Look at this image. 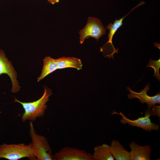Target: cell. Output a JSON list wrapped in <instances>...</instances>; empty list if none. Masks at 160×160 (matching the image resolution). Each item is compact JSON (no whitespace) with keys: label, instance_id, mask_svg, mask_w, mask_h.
Instances as JSON below:
<instances>
[{"label":"cell","instance_id":"11","mask_svg":"<svg viewBox=\"0 0 160 160\" xmlns=\"http://www.w3.org/2000/svg\"><path fill=\"white\" fill-rule=\"evenodd\" d=\"M111 153L116 160H131L129 152L116 140H113L110 147Z\"/></svg>","mask_w":160,"mask_h":160},{"label":"cell","instance_id":"10","mask_svg":"<svg viewBox=\"0 0 160 160\" xmlns=\"http://www.w3.org/2000/svg\"><path fill=\"white\" fill-rule=\"evenodd\" d=\"M131 160H151L152 149L149 145H139L134 141L130 143Z\"/></svg>","mask_w":160,"mask_h":160},{"label":"cell","instance_id":"12","mask_svg":"<svg viewBox=\"0 0 160 160\" xmlns=\"http://www.w3.org/2000/svg\"><path fill=\"white\" fill-rule=\"evenodd\" d=\"M55 60L57 69L69 68H75L78 70L82 69V62L78 58L63 56Z\"/></svg>","mask_w":160,"mask_h":160},{"label":"cell","instance_id":"1","mask_svg":"<svg viewBox=\"0 0 160 160\" xmlns=\"http://www.w3.org/2000/svg\"><path fill=\"white\" fill-rule=\"evenodd\" d=\"M44 92L43 95L38 100L32 102H22L14 97V102L20 104L24 111L21 117L23 122L26 121L33 122L38 118L44 116L47 108V103L49 97L52 94L51 89L44 86Z\"/></svg>","mask_w":160,"mask_h":160},{"label":"cell","instance_id":"4","mask_svg":"<svg viewBox=\"0 0 160 160\" xmlns=\"http://www.w3.org/2000/svg\"><path fill=\"white\" fill-rule=\"evenodd\" d=\"M106 31V28L99 18L89 17L86 26L79 31L80 42L83 43L89 37L95 38L98 42L100 38L105 34Z\"/></svg>","mask_w":160,"mask_h":160},{"label":"cell","instance_id":"3","mask_svg":"<svg viewBox=\"0 0 160 160\" xmlns=\"http://www.w3.org/2000/svg\"><path fill=\"white\" fill-rule=\"evenodd\" d=\"M26 158L30 160H36L33 153L31 143H23L0 145V159L17 160Z\"/></svg>","mask_w":160,"mask_h":160},{"label":"cell","instance_id":"2","mask_svg":"<svg viewBox=\"0 0 160 160\" xmlns=\"http://www.w3.org/2000/svg\"><path fill=\"white\" fill-rule=\"evenodd\" d=\"M29 126L31 143L36 160H53L52 149L47 138L37 133L33 122L30 121Z\"/></svg>","mask_w":160,"mask_h":160},{"label":"cell","instance_id":"15","mask_svg":"<svg viewBox=\"0 0 160 160\" xmlns=\"http://www.w3.org/2000/svg\"><path fill=\"white\" fill-rule=\"evenodd\" d=\"M146 67H151L154 69V73L153 76H155L159 81H160V75L159 70L160 67V59L156 60L150 59Z\"/></svg>","mask_w":160,"mask_h":160},{"label":"cell","instance_id":"7","mask_svg":"<svg viewBox=\"0 0 160 160\" xmlns=\"http://www.w3.org/2000/svg\"><path fill=\"white\" fill-rule=\"evenodd\" d=\"M53 160H93L92 154L75 147H63L53 155Z\"/></svg>","mask_w":160,"mask_h":160},{"label":"cell","instance_id":"6","mask_svg":"<svg viewBox=\"0 0 160 160\" xmlns=\"http://www.w3.org/2000/svg\"><path fill=\"white\" fill-rule=\"evenodd\" d=\"M151 108H148L147 109L144 117H140L134 120H132L127 118L121 111L118 113L113 111L112 114H116L121 115L122 117L120 121L123 124H128L129 126H136L150 132L152 130L158 131L159 129V125L157 124L152 123L150 119V118L151 116L150 111Z\"/></svg>","mask_w":160,"mask_h":160},{"label":"cell","instance_id":"5","mask_svg":"<svg viewBox=\"0 0 160 160\" xmlns=\"http://www.w3.org/2000/svg\"><path fill=\"white\" fill-rule=\"evenodd\" d=\"M143 4V3L141 2L139 4L133 8L123 17L118 20H117L116 18L113 23H110L106 26V28L109 31V33L108 34V41L102 47H100V52H102L103 53L105 57H107L109 58L112 57L113 59L114 54L115 53H118L119 50V49H116L112 43V40L114 34L118 29L123 25L122 21L124 18L135 8Z\"/></svg>","mask_w":160,"mask_h":160},{"label":"cell","instance_id":"16","mask_svg":"<svg viewBox=\"0 0 160 160\" xmlns=\"http://www.w3.org/2000/svg\"><path fill=\"white\" fill-rule=\"evenodd\" d=\"M150 109V113L151 116H158L160 118V106L159 105H153Z\"/></svg>","mask_w":160,"mask_h":160},{"label":"cell","instance_id":"14","mask_svg":"<svg viewBox=\"0 0 160 160\" xmlns=\"http://www.w3.org/2000/svg\"><path fill=\"white\" fill-rule=\"evenodd\" d=\"M43 61V68L41 74L38 78V82L57 69L55 59L47 56L44 59Z\"/></svg>","mask_w":160,"mask_h":160},{"label":"cell","instance_id":"17","mask_svg":"<svg viewBox=\"0 0 160 160\" xmlns=\"http://www.w3.org/2000/svg\"><path fill=\"white\" fill-rule=\"evenodd\" d=\"M48 1L52 4H54L56 3L59 2V0H48Z\"/></svg>","mask_w":160,"mask_h":160},{"label":"cell","instance_id":"9","mask_svg":"<svg viewBox=\"0 0 160 160\" xmlns=\"http://www.w3.org/2000/svg\"><path fill=\"white\" fill-rule=\"evenodd\" d=\"M150 83H148L145 88L139 92H137L132 91L131 88L129 87L127 88V90L130 92L127 95V97L129 99H132L134 98H137L140 102L143 104L146 103L148 106L149 108L156 103L160 104V93L158 92L156 95L153 96H150L148 95L147 92L149 91L150 88Z\"/></svg>","mask_w":160,"mask_h":160},{"label":"cell","instance_id":"13","mask_svg":"<svg viewBox=\"0 0 160 160\" xmlns=\"http://www.w3.org/2000/svg\"><path fill=\"white\" fill-rule=\"evenodd\" d=\"M110 145L105 143L94 147L93 160H114L110 150Z\"/></svg>","mask_w":160,"mask_h":160},{"label":"cell","instance_id":"8","mask_svg":"<svg viewBox=\"0 0 160 160\" xmlns=\"http://www.w3.org/2000/svg\"><path fill=\"white\" fill-rule=\"evenodd\" d=\"M3 74L7 75L11 79L12 84V92L14 93L18 92L20 87L17 79V73L11 62L6 57L4 52L0 49V76Z\"/></svg>","mask_w":160,"mask_h":160}]
</instances>
